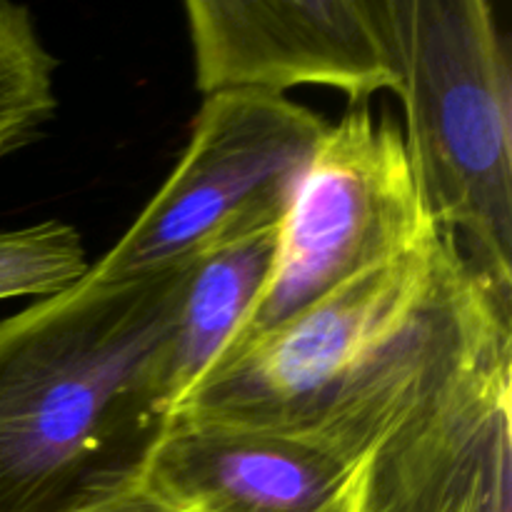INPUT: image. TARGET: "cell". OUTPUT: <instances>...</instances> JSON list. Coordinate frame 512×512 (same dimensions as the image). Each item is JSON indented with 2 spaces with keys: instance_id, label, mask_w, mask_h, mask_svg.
<instances>
[{
  "instance_id": "1",
  "label": "cell",
  "mask_w": 512,
  "mask_h": 512,
  "mask_svg": "<svg viewBox=\"0 0 512 512\" xmlns=\"http://www.w3.org/2000/svg\"><path fill=\"white\" fill-rule=\"evenodd\" d=\"M510 340V305L435 228L225 350L170 418L290 435L360 465L410 410Z\"/></svg>"
},
{
  "instance_id": "2",
  "label": "cell",
  "mask_w": 512,
  "mask_h": 512,
  "mask_svg": "<svg viewBox=\"0 0 512 512\" xmlns=\"http://www.w3.org/2000/svg\"><path fill=\"white\" fill-rule=\"evenodd\" d=\"M188 260L93 273L0 320V512H65L138 475L170 415Z\"/></svg>"
},
{
  "instance_id": "3",
  "label": "cell",
  "mask_w": 512,
  "mask_h": 512,
  "mask_svg": "<svg viewBox=\"0 0 512 512\" xmlns=\"http://www.w3.org/2000/svg\"><path fill=\"white\" fill-rule=\"evenodd\" d=\"M405 148L430 218L512 308V60L488 0H388Z\"/></svg>"
},
{
  "instance_id": "4",
  "label": "cell",
  "mask_w": 512,
  "mask_h": 512,
  "mask_svg": "<svg viewBox=\"0 0 512 512\" xmlns=\"http://www.w3.org/2000/svg\"><path fill=\"white\" fill-rule=\"evenodd\" d=\"M435 228L403 128L368 105L350 108L325 128L280 220L268 280L225 350L278 328Z\"/></svg>"
},
{
  "instance_id": "5",
  "label": "cell",
  "mask_w": 512,
  "mask_h": 512,
  "mask_svg": "<svg viewBox=\"0 0 512 512\" xmlns=\"http://www.w3.org/2000/svg\"><path fill=\"white\" fill-rule=\"evenodd\" d=\"M325 128L318 113L285 95H205L173 173L90 273H158L228 230L283 220Z\"/></svg>"
},
{
  "instance_id": "6",
  "label": "cell",
  "mask_w": 512,
  "mask_h": 512,
  "mask_svg": "<svg viewBox=\"0 0 512 512\" xmlns=\"http://www.w3.org/2000/svg\"><path fill=\"white\" fill-rule=\"evenodd\" d=\"M185 20L203 95L330 88L360 108L400 93L388 0H188Z\"/></svg>"
},
{
  "instance_id": "7",
  "label": "cell",
  "mask_w": 512,
  "mask_h": 512,
  "mask_svg": "<svg viewBox=\"0 0 512 512\" xmlns=\"http://www.w3.org/2000/svg\"><path fill=\"white\" fill-rule=\"evenodd\" d=\"M512 340L410 410L358 468L350 512H512Z\"/></svg>"
},
{
  "instance_id": "8",
  "label": "cell",
  "mask_w": 512,
  "mask_h": 512,
  "mask_svg": "<svg viewBox=\"0 0 512 512\" xmlns=\"http://www.w3.org/2000/svg\"><path fill=\"white\" fill-rule=\"evenodd\" d=\"M358 468L290 435L168 418L138 478L180 512H350Z\"/></svg>"
},
{
  "instance_id": "9",
  "label": "cell",
  "mask_w": 512,
  "mask_h": 512,
  "mask_svg": "<svg viewBox=\"0 0 512 512\" xmlns=\"http://www.w3.org/2000/svg\"><path fill=\"white\" fill-rule=\"evenodd\" d=\"M278 233L280 220L250 223L228 230L188 258L168 355L170 413L208 373L245 320L273 268Z\"/></svg>"
},
{
  "instance_id": "10",
  "label": "cell",
  "mask_w": 512,
  "mask_h": 512,
  "mask_svg": "<svg viewBox=\"0 0 512 512\" xmlns=\"http://www.w3.org/2000/svg\"><path fill=\"white\" fill-rule=\"evenodd\" d=\"M55 68L30 10L0 0V158L28 145L53 120Z\"/></svg>"
},
{
  "instance_id": "11",
  "label": "cell",
  "mask_w": 512,
  "mask_h": 512,
  "mask_svg": "<svg viewBox=\"0 0 512 512\" xmlns=\"http://www.w3.org/2000/svg\"><path fill=\"white\" fill-rule=\"evenodd\" d=\"M80 233L60 220L0 233V300L50 298L88 273Z\"/></svg>"
},
{
  "instance_id": "12",
  "label": "cell",
  "mask_w": 512,
  "mask_h": 512,
  "mask_svg": "<svg viewBox=\"0 0 512 512\" xmlns=\"http://www.w3.org/2000/svg\"><path fill=\"white\" fill-rule=\"evenodd\" d=\"M65 512H180L173 505L165 503L160 495H155L153 490L145 483H140V478L135 475L133 480L123 483L120 488L110 490L108 495H100V498L90 500V503L78 505L73 510Z\"/></svg>"
}]
</instances>
